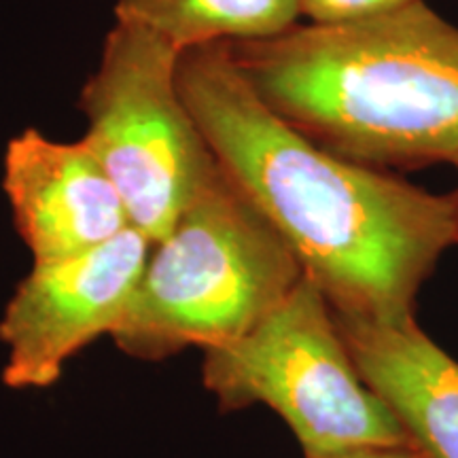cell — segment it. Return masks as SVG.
<instances>
[{
	"instance_id": "8992f818",
	"label": "cell",
	"mask_w": 458,
	"mask_h": 458,
	"mask_svg": "<svg viewBox=\"0 0 458 458\" xmlns=\"http://www.w3.org/2000/svg\"><path fill=\"white\" fill-rule=\"evenodd\" d=\"M151 246L130 227L85 253L32 263L0 314L3 385L11 391L51 388L74 354L100 335L111 337Z\"/></svg>"
},
{
	"instance_id": "9c48e42d",
	"label": "cell",
	"mask_w": 458,
	"mask_h": 458,
	"mask_svg": "<svg viewBox=\"0 0 458 458\" xmlns=\"http://www.w3.org/2000/svg\"><path fill=\"white\" fill-rule=\"evenodd\" d=\"M300 0H117L114 21L145 28L181 54L266 41L297 26Z\"/></svg>"
},
{
	"instance_id": "ba28073f",
	"label": "cell",
	"mask_w": 458,
	"mask_h": 458,
	"mask_svg": "<svg viewBox=\"0 0 458 458\" xmlns=\"http://www.w3.org/2000/svg\"><path fill=\"white\" fill-rule=\"evenodd\" d=\"M335 314L357 371L428 458H458V360L416 318Z\"/></svg>"
},
{
	"instance_id": "52a82bcc",
	"label": "cell",
	"mask_w": 458,
	"mask_h": 458,
	"mask_svg": "<svg viewBox=\"0 0 458 458\" xmlns=\"http://www.w3.org/2000/svg\"><path fill=\"white\" fill-rule=\"evenodd\" d=\"M3 191L32 263L85 253L130 229L122 196L81 139L15 134L4 147Z\"/></svg>"
},
{
	"instance_id": "30bf717a",
	"label": "cell",
	"mask_w": 458,
	"mask_h": 458,
	"mask_svg": "<svg viewBox=\"0 0 458 458\" xmlns=\"http://www.w3.org/2000/svg\"><path fill=\"white\" fill-rule=\"evenodd\" d=\"M418 0H300V13L317 26H344L391 13Z\"/></svg>"
},
{
	"instance_id": "7a4b0ae2",
	"label": "cell",
	"mask_w": 458,
	"mask_h": 458,
	"mask_svg": "<svg viewBox=\"0 0 458 458\" xmlns=\"http://www.w3.org/2000/svg\"><path fill=\"white\" fill-rule=\"evenodd\" d=\"M229 54L274 113L335 156L377 170L458 164V26L425 0Z\"/></svg>"
},
{
	"instance_id": "6da1fadb",
	"label": "cell",
	"mask_w": 458,
	"mask_h": 458,
	"mask_svg": "<svg viewBox=\"0 0 458 458\" xmlns=\"http://www.w3.org/2000/svg\"><path fill=\"white\" fill-rule=\"evenodd\" d=\"M179 89L221 170L276 229L334 312L399 320L456 244L450 196L351 162L286 123L227 43L181 54Z\"/></svg>"
},
{
	"instance_id": "3957f363",
	"label": "cell",
	"mask_w": 458,
	"mask_h": 458,
	"mask_svg": "<svg viewBox=\"0 0 458 458\" xmlns=\"http://www.w3.org/2000/svg\"><path fill=\"white\" fill-rule=\"evenodd\" d=\"M301 276L289 244L216 164L168 236L151 246L111 340L139 360L223 346L261 323Z\"/></svg>"
},
{
	"instance_id": "5b68a950",
	"label": "cell",
	"mask_w": 458,
	"mask_h": 458,
	"mask_svg": "<svg viewBox=\"0 0 458 458\" xmlns=\"http://www.w3.org/2000/svg\"><path fill=\"white\" fill-rule=\"evenodd\" d=\"M179 57L145 28L114 21L83 83V145L117 189L130 227L164 240L216 170L179 89Z\"/></svg>"
},
{
	"instance_id": "7c38bea8",
	"label": "cell",
	"mask_w": 458,
	"mask_h": 458,
	"mask_svg": "<svg viewBox=\"0 0 458 458\" xmlns=\"http://www.w3.org/2000/svg\"><path fill=\"white\" fill-rule=\"evenodd\" d=\"M458 168V164H456ZM450 199H452V210H454V232H456V244H458V187L454 193H450Z\"/></svg>"
},
{
	"instance_id": "277c9868",
	"label": "cell",
	"mask_w": 458,
	"mask_h": 458,
	"mask_svg": "<svg viewBox=\"0 0 458 458\" xmlns=\"http://www.w3.org/2000/svg\"><path fill=\"white\" fill-rule=\"evenodd\" d=\"M202 354V382L219 410L266 405L293 431L303 456L411 444L354 368L334 308L306 274L249 334Z\"/></svg>"
},
{
	"instance_id": "8fae6325",
	"label": "cell",
	"mask_w": 458,
	"mask_h": 458,
	"mask_svg": "<svg viewBox=\"0 0 458 458\" xmlns=\"http://www.w3.org/2000/svg\"><path fill=\"white\" fill-rule=\"evenodd\" d=\"M306 458H428L425 452L418 450L414 444L405 445H359L329 454L306 456Z\"/></svg>"
}]
</instances>
